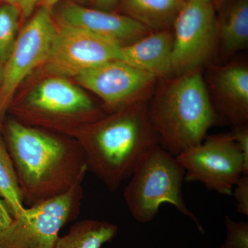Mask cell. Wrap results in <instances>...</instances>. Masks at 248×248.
I'll return each mask as SVG.
<instances>
[{"mask_svg": "<svg viewBox=\"0 0 248 248\" xmlns=\"http://www.w3.org/2000/svg\"><path fill=\"white\" fill-rule=\"evenodd\" d=\"M208 93L220 120L234 125L248 124V68L244 63L215 67L210 71Z\"/></svg>", "mask_w": 248, "mask_h": 248, "instance_id": "13", "label": "cell"}, {"mask_svg": "<svg viewBox=\"0 0 248 248\" xmlns=\"http://www.w3.org/2000/svg\"><path fill=\"white\" fill-rule=\"evenodd\" d=\"M217 17L211 0H186L173 21V74L200 69L217 44Z\"/></svg>", "mask_w": 248, "mask_h": 248, "instance_id": "8", "label": "cell"}, {"mask_svg": "<svg viewBox=\"0 0 248 248\" xmlns=\"http://www.w3.org/2000/svg\"><path fill=\"white\" fill-rule=\"evenodd\" d=\"M118 226L106 221L84 219L77 222L68 234L59 237L53 248H102L115 239Z\"/></svg>", "mask_w": 248, "mask_h": 248, "instance_id": "17", "label": "cell"}, {"mask_svg": "<svg viewBox=\"0 0 248 248\" xmlns=\"http://www.w3.org/2000/svg\"><path fill=\"white\" fill-rule=\"evenodd\" d=\"M40 0H21L19 5L22 17L27 18L33 13L36 5L38 4Z\"/></svg>", "mask_w": 248, "mask_h": 248, "instance_id": "24", "label": "cell"}, {"mask_svg": "<svg viewBox=\"0 0 248 248\" xmlns=\"http://www.w3.org/2000/svg\"><path fill=\"white\" fill-rule=\"evenodd\" d=\"M173 35L167 29L150 32L136 42L122 46L120 60L155 78L173 74Z\"/></svg>", "mask_w": 248, "mask_h": 248, "instance_id": "14", "label": "cell"}, {"mask_svg": "<svg viewBox=\"0 0 248 248\" xmlns=\"http://www.w3.org/2000/svg\"><path fill=\"white\" fill-rule=\"evenodd\" d=\"M56 31L51 11L40 7L18 34L9 58L1 66V120L11 107L22 81L46 62Z\"/></svg>", "mask_w": 248, "mask_h": 248, "instance_id": "7", "label": "cell"}, {"mask_svg": "<svg viewBox=\"0 0 248 248\" xmlns=\"http://www.w3.org/2000/svg\"><path fill=\"white\" fill-rule=\"evenodd\" d=\"M239 213L248 216V174H242L233 187L232 193Z\"/></svg>", "mask_w": 248, "mask_h": 248, "instance_id": "21", "label": "cell"}, {"mask_svg": "<svg viewBox=\"0 0 248 248\" xmlns=\"http://www.w3.org/2000/svg\"><path fill=\"white\" fill-rule=\"evenodd\" d=\"M60 1V0H40L38 4H40L41 7L52 11Z\"/></svg>", "mask_w": 248, "mask_h": 248, "instance_id": "26", "label": "cell"}, {"mask_svg": "<svg viewBox=\"0 0 248 248\" xmlns=\"http://www.w3.org/2000/svg\"><path fill=\"white\" fill-rule=\"evenodd\" d=\"M217 43L225 55L239 51L248 42V0H232L217 19Z\"/></svg>", "mask_w": 248, "mask_h": 248, "instance_id": "15", "label": "cell"}, {"mask_svg": "<svg viewBox=\"0 0 248 248\" xmlns=\"http://www.w3.org/2000/svg\"><path fill=\"white\" fill-rule=\"evenodd\" d=\"M231 134L236 142L244 159V174H248V124L234 125Z\"/></svg>", "mask_w": 248, "mask_h": 248, "instance_id": "22", "label": "cell"}, {"mask_svg": "<svg viewBox=\"0 0 248 248\" xmlns=\"http://www.w3.org/2000/svg\"><path fill=\"white\" fill-rule=\"evenodd\" d=\"M20 9L18 6L4 4L0 7V66L9 58L17 37Z\"/></svg>", "mask_w": 248, "mask_h": 248, "instance_id": "19", "label": "cell"}, {"mask_svg": "<svg viewBox=\"0 0 248 248\" xmlns=\"http://www.w3.org/2000/svg\"></svg>", "mask_w": 248, "mask_h": 248, "instance_id": "31", "label": "cell"}, {"mask_svg": "<svg viewBox=\"0 0 248 248\" xmlns=\"http://www.w3.org/2000/svg\"><path fill=\"white\" fill-rule=\"evenodd\" d=\"M148 114L160 146L174 156L202 143L221 121L200 69L165 82L148 104Z\"/></svg>", "mask_w": 248, "mask_h": 248, "instance_id": "3", "label": "cell"}, {"mask_svg": "<svg viewBox=\"0 0 248 248\" xmlns=\"http://www.w3.org/2000/svg\"><path fill=\"white\" fill-rule=\"evenodd\" d=\"M181 1H183V2H184V1H186V0H181Z\"/></svg>", "mask_w": 248, "mask_h": 248, "instance_id": "29", "label": "cell"}, {"mask_svg": "<svg viewBox=\"0 0 248 248\" xmlns=\"http://www.w3.org/2000/svg\"><path fill=\"white\" fill-rule=\"evenodd\" d=\"M27 112L45 120L70 121L97 118L91 98L63 78H49L29 94Z\"/></svg>", "mask_w": 248, "mask_h": 248, "instance_id": "11", "label": "cell"}, {"mask_svg": "<svg viewBox=\"0 0 248 248\" xmlns=\"http://www.w3.org/2000/svg\"><path fill=\"white\" fill-rule=\"evenodd\" d=\"M80 136L88 170L115 192L131 177L148 151L159 144L150 122L146 101L97 121Z\"/></svg>", "mask_w": 248, "mask_h": 248, "instance_id": "2", "label": "cell"}, {"mask_svg": "<svg viewBox=\"0 0 248 248\" xmlns=\"http://www.w3.org/2000/svg\"><path fill=\"white\" fill-rule=\"evenodd\" d=\"M93 3L99 8V9L110 11L115 7L119 0H92Z\"/></svg>", "mask_w": 248, "mask_h": 248, "instance_id": "25", "label": "cell"}, {"mask_svg": "<svg viewBox=\"0 0 248 248\" xmlns=\"http://www.w3.org/2000/svg\"><path fill=\"white\" fill-rule=\"evenodd\" d=\"M185 170L176 156L159 144L148 151L139 163L124 190L125 203L137 221H153L163 203H169L195 223L205 234L197 217L187 208L182 195Z\"/></svg>", "mask_w": 248, "mask_h": 248, "instance_id": "4", "label": "cell"}, {"mask_svg": "<svg viewBox=\"0 0 248 248\" xmlns=\"http://www.w3.org/2000/svg\"><path fill=\"white\" fill-rule=\"evenodd\" d=\"M1 66H0V83H1ZM1 119H0V130H1Z\"/></svg>", "mask_w": 248, "mask_h": 248, "instance_id": "28", "label": "cell"}, {"mask_svg": "<svg viewBox=\"0 0 248 248\" xmlns=\"http://www.w3.org/2000/svg\"><path fill=\"white\" fill-rule=\"evenodd\" d=\"M76 78L81 86L97 94L107 108L117 111L146 101L144 93L156 79L120 60L103 62Z\"/></svg>", "mask_w": 248, "mask_h": 248, "instance_id": "10", "label": "cell"}, {"mask_svg": "<svg viewBox=\"0 0 248 248\" xmlns=\"http://www.w3.org/2000/svg\"><path fill=\"white\" fill-rule=\"evenodd\" d=\"M57 17L59 24L82 29L122 46L133 43L151 32L126 15L91 9L75 3L63 4Z\"/></svg>", "mask_w": 248, "mask_h": 248, "instance_id": "12", "label": "cell"}, {"mask_svg": "<svg viewBox=\"0 0 248 248\" xmlns=\"http://www.w3.org/2000/svg\"><path fill=\"white\" fill-rule=\"evenodd\" d=\"M0 198L4 201L11 216L17 218L25 210L17 173L0 130Z\"/></svg>", "mask_w": 248, "mask_h": 248, "instance_id": "18", "label": "cell"}, {"mask_svg": "<svg viewBox=\"0 0 248 248\" xmlns=\"http://www.w3.org/2000/svg\"><path fill=\"white\" fill-rule=\"evenodd\" d=\"M0 1L4 2V4L16 5L19 6L21 0H0Z\"/></svg>", "mask_w": 248, "mask_h": 248, "instance_id": "27", "label": "cell"}, {"mask_svg": "<svg viewBox=\"0 0 248 248\" xmlns=\"http://www.w3.org/2000/svg\"><path fill=\"white\" fill-rule=\"evenodd\" d=\"M176 158L185 170L184 182H200L221 195H232L244 174L242 153L231 134L207 136Z\"/></svg>", "mask_w": 248, "mask_h": 248, "instance_id": "6", "label": "cell"}, {"mask_svg": "<svg viewBox=\"0 0 248 248\" xmlns=\"http://www.w3.org/2000/svg\"><path fill=\"white\" fill-rule=\"evenodd\" d=\"M225 224L226 239L219 248H248V222L235 221L226 216Z\"/></svg>", "mask_w": 248, "mask_h": 248, "instance_id": "20", "label": "cell"}, {"mask_svg": "<svg viewBox=\"0 0 248 248\" xmlns=\"http://www.w3.org/2000/svg\"><path fill=\"white\" fill-rule=\"evenodd\" d=\"M4 139L29 208L84 180L88 166L79 144L14 119L6 122Z\"/></svg>", "mask_w": 248, "mask_h": 248, "instance_id": "1", "label": "cell"}, {"mask_svg": "<svg viewBox=\"0 0 248 248\" xmlns=\"http://www.w3.org/2000/svg\"><path fill=\"white\" fill-rule=\"evenodd\" d=\"M13 217L4 201L0 198V233L4 231L11 225Z\"/></svg>", "mask_w": 248, "mask_h": 248, "instance_id": "23", "label": "cell"}, {"mask_svg": "<svg viewBox=\"0 0 248 248\" xmlns=\"http://www.w3.org/2000/svg\"><path fill=\"white\" fill-rule=\"evenodd\" d=\"M82 182L61 195L26 208L0 233L4 248H53L63 226L76 218L83 196Z\"/></svg>", "mask_w": 248, "mask_h": 248, "instance_id": "5", "label": "cell"}, {"mask_svg": "<svg viewBox=\"0 0 248 248\" xmlns=\"http://www.w3.org/2000/svg\"><path fill=\"white\" fill-rule=\"evenodd\" d=\"M183 3L181 0H122L126 16L156 31L172 24Z\"/></svg>", "mask_w": 248, "mask_h": 248, "instance_id": "16", "label": "cell"}, {"mask_svg": "<svg viewBox=\"0 0 248 248\" xmlns=\"http://www.w3.org/2000/svg\"><path fill=\"white\" fill-rule=\"evenodd\" d=\"M122 46L92 32L59 24L45 64L54 74L76 77L103 62L120 60Z\"/></svg>", "mask_w": 248, "mask_h": 248, "instance_id": "9", "label": "cell"}, {"mask_svg": "<svg viewBox=\"0 0 248 248\" xmlns=\"http://www.w3.org/2000/svg\"><path fill=\"white\" fill-rule=\"evenodd\" d=\"M0 248H2V247H1V246H0Z\"/></svg>", "mask_w": 248, "mask_h": 248, "instance_id": "30", "label": "cell"}]
</instances>
